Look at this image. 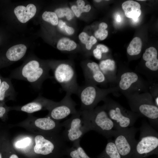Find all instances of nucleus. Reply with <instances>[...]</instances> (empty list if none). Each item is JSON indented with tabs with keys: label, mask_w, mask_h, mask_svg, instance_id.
I'll list each match as a JSON object with an SVG mask.
<instances>
[{
	"label": "nucleus",
	"mask_w": 158,
	"mask_h": 158,
	"mask_svg": "<svg viewBox=\"0 0 158 158\" xmlns=\"http://www.w3.org/2000/svg\"><path fill=\"white\" fill-rule=\"evenodd\" d=\"M50 69L48 62L34 56L29 57L20 67L13 71L10 78L25 80L35 89L39 90L44 81L53 77L49 74Z\"/></svg>",
	"instance_id": "nucleus-1"
},
{
	"label": "nucleus",
	"mask_w": 158,
	"mask_h": 158,
	"mask_svg": "<svg viewBox=\"0 0 158 158\" xmlns=\"http://www.w3.org/2000/svg\"><path fill=\"white\" fill-rule=\"evenodd\" d=\"M66 141L59 133L40 132L26 137L25 141L16 149L23 150L32 148L35 153L44 156L56 153L59 155L66 152Z\"/></svg>",
	"instance_id": "nucleus-2"
},
{
	"label": "nucleus",
	"mask_w": 158,
	"mask_h": 158,
	"mask_svg": "<svg viewBox=\"0 0 158 158\" xmlns=\"http://www.w3.org/2000/svg\"><path fill=\"white\" fill-rule=\"evenodd\" d=\"M136 92L126 95L132 111L140 117H144L149 121L150 125L157 130L158 128V107L153 97L148 92L140 94Z\"/></svg>",
	"instance_id": "nucleus-3"
},
{
	"label": "nucleus",
	"mask_w": 158,
	"mask_h": 158,
	"mask_svg": "<svg viewBox=\"0 0 158 158\" xmlns=\"http://www.w3.org/2000/svg\"><path fill=\"white\" fill-rule=\"evenodd\" d=\"M54 78L66 93L77 95L80 86L77 82L76 75L72 64L66 61H48Z\"/></svg>",
	"instance_id": "nucleus-4"
},
{
	"label": "nucleus",
	"mask_w": 158,
	"mask_h": 158,
	"mask_svg": "<svg viewBox=\"0 0 158 158\" xmlns=\"http://www.w3.org/2000/svg\"><path fill=\"white\" fill-rule=\"evenodd\" d=\"M81 111L87 121L90 131H95L107 138L113 137L116 129L103 105L91 110Z\"/></svg>",
	"instance_id": "nucleus-5"
},
{
	"label": "nucleus",
	"mask_w": 158,
	"mask_h": 158,
	"mask_svg": "<svg viewBox=\"0 0 158 158\" xmlns=\"http://www.w3.org/2000/svg\"><path fill=\"white\" fill-rule=\"evenodd\" d=\"M103 101L104 102L103 106L116 130L133 126L137 119L140 117L111 99L106 97Z\"/></svg>",
	"instance_id": "nucleus-6"
},
{
	"label": "nucleus",
	"mask_w": 158,
	"mask_h": 158,
	"mask_svg": "<svg viewBox=\"0 0 158 158\" xmlns=\"http://www.w3.org/2000/svg\"><path fill=\"white\" fill-rule=\"evenodd\" d=\"M118 90L116 87L102 89L96 85L85 83L80 87L77 95L80 101L81 111H90L94 109L98 103L111 92Z\"/></svg>",
	"instance_id": "nucleus-7"
},
{
	"label": "nucleus",
	"mask_w": 158,
	"mask_h": 158,
	"mask_svg": "<svg viewBox=\"0 0 158 158\" xmlns=\"http://www.w3.org/2000/svg\"><path fill=\"white\" fill-rule=\"evenodd\" d=\"M61 124L64 128L62 136L66 141L73 142L90 131L87 121L80 110Z\"/></svg>",
	"instance_id": "nucleus-8"
},
{
	"label": "nucleus",
	"mask_w": 158,
	"mask_h": 158,
	"mask_svg": "<svg viewBox=\"0 0 158 158\" xmlns=\"http://www.w3.org/2000/svg\"><path fill=\"white\" fill-rule=\"evenodd\" d=\"M139 138L133 151L139 155H146L156 150L158 147V133L145 121L142 122L139 128Z\"/></svg>",
	"instance_id": "nucleus-9"
},
{
	"label": "nucleus",
	"mask_w": 158,
	"mask_h": 158,
	"mask_svg": "<svg viewBox=\"0 0 158 158\" xmlns=\"http://www.w3.org/2000/svg\"><path fill=\"white\" fill-rule=\"evenodd\" d=\"M138 129L133 126L116 130L114 141L121 156H127L133 151L137 142L135 136Z\"/></svg>",
	"instance_id": "nucleus-10"
},
{
	"label": "nucleus",
	"mask_w": 158,
	"mask_h": 158,
	"mask_svg": "<svg viewBox=\"0 0 158 158\" xmlns=\"http://www.w3.org/2000/svg\"><path fill=\"white\" fill-rule=\"evenodd\" d=\"M116 82L118 90L121 91L125 95L140 92L147 88L146 83L133 71H119Z\"/></svg>",
	"instance_id": "nucleus-11"
},
{
	"label": "nucleus",
	"mask_w": 158,
	"mask_h": 158,
	"mask_svg": "<svg viewBox=\"0 0 158 158\" xmlns=\"http://www.w3.org/2000/svg\"><path fill=\"white\" fill-rule=\"evenodd\" d=\"M71 95L66 93L63 98L60 102H57L55 105L49 111L47 117L59 121L69 115L76 113L77 105L72 99Z\"/></svg>",
	"instance_id": "nucleus-12"
},
{
	"label": "nucleus",
	"mask_w": 158,
	"mask_h": 158,
	"mask_svg": "<svg viewBox=\"0 0 158 158\" xmlns=\"http://www.w3.org/2000/svg\"><path fill=\"white\" fill-rule=\"evenodd\" d=\"M82 67L85 83L103 85L108 82L96 63L85 61L83 63Z\"/></svg>",
	"instance_id": "nucleus-13"
},
{
	"label": "nucleus",
	"mask_w": 158,
	"mask_h": 158,
	"mask_svg": "<svg viewBox=\"0 0 158 158\" xmlns=\"http://www.w3.org/2000/svg\"><path fill=\"white\" fill-rule=\"evenodd\" d=\"M27 49V45L23 43L10 47L0 58V69L21 59L25 55Z\"/></svg>",
	"instance_id": "nucleus-14"
},
{
	"label": "nucleus",
	"mask_w": 158,
	"mask_h": 158,
	"mask_svg": "<svg viewBox=\"0 0 158 158\" xmlns=\"http://www.w3.org/2000/svg\"><path fill=\"white\" fill-rule=\"evenodd\" d=\"M56 102L40 95L31 102L22 106L11 107V109L31 114L42 110L49 111Z\"/></svg>",
	"instance_id": "nucleus-15"
},
{
	"label": "nucleus",
	"mask_w": 158,
	"mask_h": 158,
	"mask_svg": "<svg viewBox=\"0 0 158 158\" xmlns=\"http://www.w3.org/2000/svg\"><path fill=\"white\" fill-rule=\"evenodd\" d=\"M33 119L32 125L40 132L59 133L62 127L59 121L49 117Z\"/></svg>",
	"instance_id": "nucleus-16"
},
{
	"label": "nucleus",
	"mask_w": 158,
	"mask_h": 158,
	"mask_svg": "<svg viewBox=\"0 0 158 158\" xmlns=\"http://www.w3.org/2000/svg\"><path fill=\"white\" fill-rule=\"evenodd\" d=\"M37 11L36 6L33 3H30L26 5L17 6L13 9V13L19 23L25 24L35 16Z\"/></svg>",
	"instance_id": "nucleus-17"
},
{
	"label": "nucleus",
	"mask_w": 158,
	"mask_h": 158,
	"mask_svg": "<svg viewBox=\"0 0 158 158\" xmlns=\"http://www.w3.org/2000/svg\"><path fill=\"white\" fill-rule=\"evenodd\" d=\"M157 52L155 48L150 47L147 48L142 55L143 59L145 61V66L149 71L150 74H158V59Z\"/></svg>",
	"instance_id": "nucleus-18"
},
{
	"label": "nucleus",
	"mask_w": 158,
	"mask_h": 158,
	"mask_svg": "<svg viewBox=\"0 0 158 158\" xmlns=\"http://www.w3.org/2000/svg\"><path fill=\"white\" fill-rule=\"evenodd\" d=\"M16 93L11 79L2 77L0 87V105H4L5 102L15 99Z\"/></svg>",
	"instance_id": "nucleus-19"
},
{
	"label": "nucleus",
	"mask_w": 158,
	"mask_h": 158,
	"mask_svg": "<svg viewBox=\"0 0 158 158\" xmlns=\"http://www.w3.org/2000/svg\"><path fill=\"white\" fill-rule=\"evenodd\" d=\"M108 82L116 81L115 62L110 59L102 60L99 65Z\"/></svg>",
	"instance_id": "nucleus-20"
},
{
	"label": "nucleus",
	"mask_w": 158,
	"mask_h": 158,
	"mask_svg": "<svg viewBox=\"0 0 158 158\" xmlns=\"http://www.w3.org/2000/svg\"><path fill=\"white\" fill-rule=\"evenodd\" d=\"M122 7L127 18H132L135 22L138 20L141 13L140 4L134 1L128 0L123 3Z\"/></svg>",
	"instance_id": "nucleus-21"
},
{
	"label": "nucleus",
	"mask_w": 158,
	"mask_h": 158,
	"mask_svg": "<svg viewBox=\"0 0 158 158\" xmlns=\"http://www.w3.org/2000/svg\"><path fill=\"white\" fill-rule=\"evenodd\" d=\"M80 139L73 142L72 146L67 148L66 152H68L71 158H90L86 153L80 145Z\"/></svg>",
	"instance_id": "nucleus-22"
},
{
	"label": "nucleus",
	"mask_w": 158,
	"mask_h": 158,
	"mask_svg": "<svg viewBox=\"0 0 158 158\" xmlns=\"http://www.w3.org/2000/svg\"><path fill=\"white\" fill-rule=\"evenodd\" d=\"M76 43L67 37L60 39L57 42L56 47L59 50L70 51L75 50L77 47Z\"/></svg>",
	"instance_id": "nucleus-23"
},
{
	"label": "nucleus",
	"mask_w": 158,
	"mask_h": 158,
	"mask_svg": "<svg viewBox=\"0 0 158 158\" xmlns=\"http://www.w3.org/2000/svg\"><path fill=\"white\" fill-rule=\"evenodd\" d=\"M142 45L141 39L138 37H135L131 41L127 48L128 54L131 56L138 55L141 51Z\"/></svg>",
	"instance_id": "nucleus-24"
},
{
	"label": "nucleus",
	"mask_w": 158,
	"mask_h": 158,
	"mask_svg": "<svg viewBox=\"0 0 158 158\" xmlns=\"http://www.w3.org/2000/svg\"><path fill=\"white\" fill-rule=\"evenodd\" d=\"M104 157L107 158H121L113 140H109L104 150Z\"/></svg>",
	"instance_id": "nucleus-25"
},
{
	"label": "nucleus",
	"mask_w": 158,
	"mask_h": 158,
	"mask_svg": "<svg viewBox=\"0 0 158 158\" xmlns=\"http://www.w3.org/2000/svg\"><path fill=\"white\" fill-rule=\"evenodd\" d=\"M42 17L44 21L50 23L53 26H56L58 24L59 19L54 12L45 11L43 13Z\"/></svg>",
	"instance_id": "nucleus-26"
},
{
	"label": "nucleus",
	"mask_w": 158,
	"mask_h": 158,
	"mask_svg": "<svg viewBox=\"0 0 158 158\" xmlns=\"http://www.w3.org/2000/svg\"><path fill=\"white\" fill-rule=\"evenodd\" d=\"M54 12L56 14L58 18H61L65 16L68 20H71L74 15L72 10L68 7L61 8L56 9Z\"/></svg>",
	"instance_id": "nucleus-27"
},
{
	"label": "nucleus",
	"mask_w": 158,
	"mask_h": 158,
	"mask_svg": "<svg viewBox=\"0 0 158 158\" xmlns=\"http://www.w3.org/2000/svg\"><path fill=\"white\" fill-rule=\"evenodd\" d=\"M107 27V25L105 23L102 22L101 23L99 24L98 30L95 32V36L97 38H99L101 33L104 30H106Z\"/></svg>",
	"instance_id": "nucleus-28"
},
{
	"label": "nucleus",
	"mask_w": 158,
	"mask_h": 158,
	"mask_svg": "<svg viewBox=\"0 0 158 158\" xmlns=\"http://www.w3.org/2000/svg\"><path fill=\"white\" fill-rule=\"evenodd\" d=\"M78 37L81 42L85 45L89 42L90 36L86 32H83L79 35Z\"/></svg>",
	"instance_id": "nucleus-29"
},
{
	"label": "nucleus",
	"mask_w": 158,
	"mask_h": 158,
	"mask_svg": "<svg viewBox=\"0 0 158 158\" xmlns=\"http://www.w3.org/2000/svg\"><path fill=\"white\" fill-rule=\"evenodd\" d=\"M71 9L75 15L77 17H79L82 13L85 12L84 7L81 9L77 6L73 5L71 7Z\"/></svg>",
	"instance_id": "nucleus-30"
},
{
	"label": "nucleus",
	"mask_w": 158,
	"mask_h": 158,
	"mask_svg": "<svg viewBox=\"0 0 158 158\" xmlns=\"http://www.w3.org/2000/svg\"><path fill=\"white\" fill-rule=\"evenodd\" d=\"M97 42L96 38L92 36H90L89 42L85 45L86 49L88 50H90L92 45L95 44Z\"/></svg>",
	"instance_id": "nucleus-31"
},
{
	"label": "nucleus",
	"mask_w": 158,
	"mask_h": 158,
	"mask_svg": "<svg viewBox=\"0 0 158 158\" xmlns=\"http://www.w3.org/2000/svg\"><path fill=\"white\" fill-rule=\"evenodd\" d=\"M11 108L8 107L4 106V105H0V118H2L5 116Z\"/></svg>",
	"instance_id": "nucleus-32"
},
{
	"label": "nucleus",
	"mask_w": 158,
	"mask_h": 158,
	"mask_svg": "<svg viewBox=\"0 0 158 158\" xmlns=\"http://www.w3.org/2000/svg\"><path fill=\"white\" fill-rule=\"evenodd\" d=\"M93 54L94 56L98 59H101L102 57V54L97 48H96L93 50Z\"/></svg>",
	"instance_id": "nucleus-33"
},
{
	"label": "nucleus",
	"mask_w": 158,
	"mask_h": 158,
	"mask_svg": "<svg viewBox=\"0 0 158 158\" xmlns=\"http://www.w3.org/2000/svg\"><path fill=\"white\" fill-rule=\"evenodd\" d=\"M96 48L99 49L102 54L107 53L109 50L107 46L102 44L98 45L96 47Z\"/></svg>",
	"instance_id": "nucleus-34"
},
{
	"label": "nucleus",
	"mask_w": 158,
	"mask_h": 158,
	"mask_svg": "<svg viewBox=\"0 0 158 158\" xmlns=\"http://www.w3.org/2000/svg\"><path fill=\"white\" fill-rule=\"evenodd\" d=\"M65 29L66 32L69 35H71L74 33V29L70 26L66 25L65 27Z\"/></svg>",
	"instance_id": "nucleus-35"
},
{
	"label": "nucleus",
	"mask_w": 158,
	"mask_h": 158,
	"mask_svg": "<svg viewBox=\"0 0 158 158\" xmlns=\"http://www.w3.org/2000/svg\"><path fill=\"white\" fill-rule=\"evenodd\" d=\"M108 35V31L106 30H105L101 33L99 38L102 40H104L107 37Z\"/></svg>",
	"instance_id": "nucleus-36"
},
{
	"label": "nucleus",
	"mask_w": 158,
	"mask_h": 158,
	"mask_svg": "<svg viewBox=\"0 0 158 158\" xmlns=\"http://www.w3.org/2000/svg\"><path fill=\"white\" fill-rule=\"evenodd\" d=\"M77 6L79 8L83 9L85 6V3L83 0H78L76 1Z\"/></svg>",
	"instance_id": "nucleus-37"
},
{
	"label": "nucleus",
	"mask_w": 158,
	"mask_h": 158,
	"mask_svg": "<svg viewBox=\"0 0 158 158\" xmlns=\"http://www.w3.org/2000/svg\"><path fill=\"white\" fill-rule=\"evenodd\" d=\"M58 25L59 28L61 29L63 28H65V27L66 25L65 22H63L62 20H59Z\"/></svg>",
	"instance_id": "nucleus-38"
},
{
	"label": "nucleus",
	"mask_w": 158,
	"mask_h": 158,
	"mask_svg": "<svg viewBox=\"0 0 158 158\" xmlns=\"http://www.w3.org/2000/svg\"><path fill=\"white\" fill-rule=\"evenodd\" d=\"M9 158H19L17 155L15 154H13L10 156Z\"/></svg>",
	"instance_id": "nucleus-39"
},
{
	"label": "nucleus",
	"mask_w": 158,
	"mask_h": 158,
	"mask_svg": "<svg viewBox=\"0 0 158 158\" xmlns=\"http://www.w3.org/2000/svg\"><path fill=\"white\" fill-rule=\"evenodd\" d=\"M116 20L118 22H120L121 21V17L119 15H118L117 17Z\"/></svg>",
	"instance_id": "nucleus-40"
},
{
	"label": "nucleus",
	"mask_w": 158,
	"mask_h": 158,
	"mask_svg": "<svg viewBox=\"0 0 158 158\" xmlns=\"http://www.w3.org/2000/svg\"><path fill=\"white\" fill-rule=\"evenodd\" d=\"M2 77H3L0 75V87L1 86L2 83Z\"/></svg>",
	"instance_id": "nucleus-41"
},
{
	"label": "nucleus",
	"mask_w": 158,
	"mask_h": 158,
	"mask_svg": "<svg viewBox=\"0 0 158 158\" xmlns=\"http://www.w3.org/2000/svg\"><path fill=\"white\" fill-rule=\"evenodd\" d=\"M94 1L96 2H101V1H102V0H94Z\"/></svg>",
	"instance_id": "nucleus-42"
},
{
	"label": "nucleus",
	"mask_w": 158,
	"mask_h": 158,
	"mask_svg": "<svg viewBox=\"0 0 158 158\" xmlns=\"http://www.w3.org/2000/svg\"><path fill=\"white\" fill-rule=\"evenodd\" d=\"M0 158H2L1 154L0 153Z\"/></svg>",
	"instance_id": "nucleus-43"
},
{
	"label": "nucleus",
	"mask_w": 158,
	"mask_h": 158,
	"mask_svg": "<svg viewBox=\"0 0 158 158\" xmlns=\"http://www.w3.org/2000/svg\"><path fill=\"white\" fill-rule=\"evenodd\" d=\"M138 1H145V0H138Z\"/></svg>",
	"instance_id": "nucleus-44"
}]
</instances>
